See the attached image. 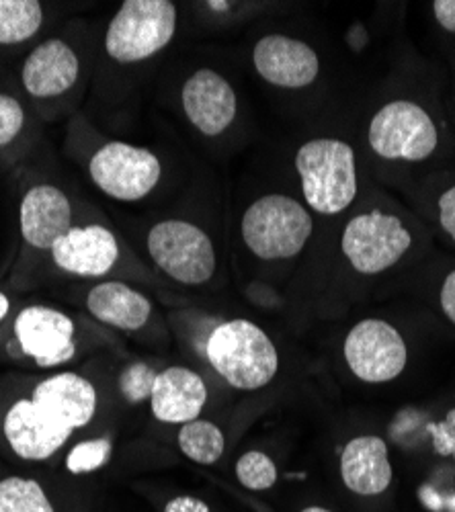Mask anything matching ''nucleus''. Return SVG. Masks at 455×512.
I'll use <instances>...</instances> for the list:
<instances>
[{
  "instance_id": "f257e3e1",
  "label": "nucleus",
  "mask_w": 455,
  "mask_h": 512,
  "mask_svg": "<svg viewBox=\"0 0 455 512\" xmlns=\"http://www.w3.org/2000/svg\"><path fill=\"white\" fill-rule=\"evenodd\" d=\"M203 353L228 386L240 392L269 386L279 371L273 340L261 326L244 318L216 324Z\"/></svg>"
},
{
  "instance_id": "f03ea898",
  "label": "nucleus",
  "mask_w": 455,
  "mask_h": 512,
  "mask_svg": "<svg viewBox=\"0 0 455 512\" xmlns=\"http://www.w3.org/2000/svg\"><path fill=\"white\" fill-rule=\"evenodd\" d=\"M296 170L306 203L322 216H337L357 195L353 148L337 138H316L296 154Z\"/></svg>"
},
{
  "instance_id": "7ed1b4c3",
  "label": "nucleus",
  "mask_w": 455,
  "mask_h": 512,
  "mask_svg": "<svg viewBox=\"0 0 455 512\" xmlns=\"http://www.w3.org/2000/svg\"><path fill=\"white\" fill-rule=\"evenodd\" d=\"M312 230L314 222L308 209L281 193L257 199L240 222L244 244L263 261L294 259L308 244Z\"/></svg>"
},
{
  "instance_id": "20e7f679",
  "label": "nucleus",
  "mask_w": 455,
  "mask_h": 512,
  "mask_svg": "<svg viewBox=\"0 0 455 512\" xmlns=\"http://www.w3.org/2000/svg\"><path fill=\"white\" fill-rule=\"evenodd\" d=\"M177 33V7L171 0H126L107 25L105 50L119 64L150 60Z\"/></svg>"
},
{
  "instance_id": "39448f33",
  "label": "nucleus",
  "mask_w": 455,
  "mask_h": 512,
  "mask_svg": "<svg viewBox=\"0 0 455 512\" xmlns=\"http://www.w3.org/2000/svg\"><path fill=\"white\" fill-rule=\"evenodd\" d=\"M148 254L154 265L181 285H203L216 273L212 238L187 220H164L150 228Z\"/></svg>"
},
{
  "instance_id": "423d86ee",
  "label": "nucleus",
  "mask_w": 455,
  "mask_h": 512,
  "mask_svg": "<svg viewBox=\"0 0 455 512\" xmlns=\"http://www.w3.org/2000/svg\"><path fill=\"white\" fill-rule=\"evenodd\" d=\"M89 177L107 197L134 203L154 191L162 177V164L148 148L113 140L91 156Z\"/></svg>"
},
{
  "instance_id": "0eeeda50",
  "label": "nucleus",
  "mask_w": 455,
  "mask_h": 512,
  "mask_svg": "<svg viewBox=\"0 0 455 512\" xmlns=\"http://www.w3.org/2000/svg\"><path fill=\"white\" fill-rule=\"evenodd\" d=\"M367 140L371 150L386 160L421 162L435 152L439 136L431 115L421 105L392 101L371 119Z\"/></svg>"
},
{
  "instance_id": "6e6552de",
  "label": "nucleus",
  "mask_w": 455,
  "mask_h": 512,
  "mask_svg": "<svg viewBox=\"0 0 455 512\" xmlns=\"http://www.w3.org/2000/svg\"><path fill=\"white\" fill-rule=\"evenodd\" d=\"M412 244L410 232L396 216L369 211L355 216L341 238L343 254L361 275H378L392 269Z\"/></svg>"
},
{
  "instance_id": "1a4fd4ad",
  "label": "nucleus",
  "mask_w": 455,
  "mask_h": 512,
  "mask_svg": "<svg viewBox=\"0 0 455 512\" xmlns=\"http://www.w3.org/2000/svg\"><path fill=\"white\" fill-rule=\"evenodd\" d=\"M345 361L355 377L365 383L396 379L408 361L402 334L386 320L367 318L351 328L345 338Z\"/></svg>"
},
{
  "instance_id": "9d476101",
  "label": "nucleus",
  "mask_w": 455,
  "mask_h": 512,
  "mask_svg": "<svg viewBox=\"0 0 455 512\" xmlns=\"http://www.w3.org/2000/svg\"><path fill=\"white\" fill-rule=\"evenodd\" d=\"M19 351L41 369L66 365L76 355L74 320L50 306H27L13 324Z\"/></svg>"
},
{
  "instance_id": "9b49d317",
  "label": "nucleus",
  "mask_w": 455,
  "mask_h": 512,
  "mask_svg": "<svg viewBox=\"0 0 455 512\" xmlns=\"http://www.w3.org/2000/svg\"><path fill=\"white\" fill-rule=\"evenodd\" d=\"M181 103L189 123L208 138L224 134L236 119L238 101L232 84L216 70H195L183 84Z\"/></svg>"
},
{
  "instance_id": "f8f14e48",
  "label": "nucleus",
  "mask_w": 455,
  "mask_h": 512,
  "mask_svg": "<svg viewBox=\"0 0 455 512\" xmlns=\"http://www.w3.org/2000/svg\"><path fill=\"white\" fill-rule=\"evenodd\" d=\"M3 435L17 457L48 461L70 441L72 431L50 418L31 398H19L3 418Z\"/></svg>"
},
{
  "instance_id": "ddd939ff",
  "label": "nucleus",
  "mask_w": 455,
  "mask_h": 512,
  "mask_svg": "<svg viewBox=\"0 0 455 512\" xmlns=\"http://www.w3.org/2000/svg\"><path fill=\"white\" fill-rule=\"evenodd\" d=\"M253 64L263 80L279 89H306L320 72L318 54L306 41L281 33L257 41Z\"/></svg>"
},
{
  "instance_id": "4468645a",
  "label": "nucleus",
  "mask_w": 455,
  "mask_h": 512,
  "mask_svg": "<svg viewBox=\"0 0 455 512\" xmlns=\"http://www.w3.org/2000/svg\"><path fill=\"white\" fill-rule=\"evenodd\" d=\"M29 398L72 433L91 424L99 408L95 383L72 371H62L41 379Z\"/></svg>"
},
{
  "instance_id": "2eb2a0df",
  "label": "nucleus",
  "mask_w": 455,
  "mask_h": 512,
  "mask_svg": "<svg viewBox=\"0 0 455 512\" xmlns=\"http://www.w3.org/2000/svg\"><path fill=\"white\" fill-rule=\"evenodd\" d=\"M52 252L56 267L74 277H103L119 261L117 236L101 226H72V230L62 236Z\"/></svg>"
},
{
  "instance_id": "dca6fc26",
  "label": "nucleus",
  "mask_w": 455,
  "mask_h": 512,
  "mask_svg": "<svg viewBox=\"0 0 455 512\" xmlns=\"http://www.w3.org/2000/svg\"><path fill=\"white\" fill-rule=\"evenodd\" d=\"M23 240L35 250H52L72 230V205L66 193L54 185L31 187L19 207Z\"/></svg>"
},
{
  "instance_id": "f3484780",
  "label": "nucleus",
  "mask_w": 455,
  "mask_h": 512,
  "mask_svg": "<svg viewBox=\"0 0 455 512\" xmlns=\"http://www.w3.org/2000/svg\"><path fill=\"white\" fill-rule=\"evenodd\" d=\"M78 76V54L60 37L41 41L21 68V82L33 99L62 97L74 87Z\"/></svg>"
},
{
  "instance_id": "a211bd4d",
  "label": "nucleus",
  "mask_w": 455,
  "mask_h": 512,
  "mask_svg": "<svg viewBox=\"0 0 455 512\" xmlns=\"http://www.w3.org/2000/svg\"><path fill=\"white\" fill-rule=\"evenodd\" d=\"M205 404H208V386L197 371L181 365L158 371L150 396V408L158 422H191L201 416Z\"/></svg>"
},
{
  "instance_id": "6ab92c4d",
  "label": "nucleus",
  "mask_w": 455,
  "mask_h": 512,
  "mask_svg": "<svg viewBox=\"0 0 455 512\" xmlns=\"http://www.w3.org/2000/svg\"><path fill=\"white\" fill-rule=\"evenodd\" d=\"M388 445L376 435L351 439L341 453V478L359 496H380L392 484Z\"/></svg>"
},
{
  "instance_id": "aec40b11",
  "label": "nucleus",
  "mask_w": 455,
  "mask_h": 512,
  "mask_svg": "<svg viewBox=\"0 0 455 512\" xmlns=\"http://www.w3.org/2000/svg\"><path fill=\"white\" fill-rule=\"evenodd\" d=\"M89 314L123 332L142 330L152 316V302L144 293L123 281H103L87 293Z\"/></svg>"
},
{
  "instance_id": "412c9836",
  "label": "nucleus",
  "mask_w": 455,
  "mask_h": 512,
  "mask_svg": "<svg viewBox=\"0 0 455 512\" xmlns=\"http://www.w3.org/2000/svg\"><path fill=\"white\" fill-rule=\"evenodd\" d=\"M177 443L181 453L199 465L218 463L226 451V437L220 426L203 418L181 424Z\"/></svg>"
},
{
  "instance_id": "4be33fe9",
  "label": "nucleus",
  "mask_w": 455,
  "mask_h": 512,
  "mask_svg": "<svg viewBox=\"0 0 455 512\" xmlns=\"http://www.w3.org/2000/svg\"><path fill=\"white\" fill-rule=\"evenodd\" d=\"M44 25V7L37 0H0V46L25 44Z\"/></svg>"
},
{
  "instance_id": "5701e85b",
  "label": "nucleus",
  "mask_w": 455,
  "mask_h": 512,
  "mask_svg": "<svg viewBox=\"0 0 455 512\" xmlns=\"http://www.w3.org/2000/svg\"><path fill=\"white\" fill-rule=\"evenodd\" d=\"M0 512H56L54 504L37 480L9 476L0 480Z\"/></svg>"
},
{
  "instance_id": "b1692460",
  "label": "nucleus",
  "mask_w": 455,
  "mask_h": 512,
  "mask_svg": "<svg viewBox=\"0 0 455 512\" xmlns=\"http://www.w3.org/2000/svg\"><path fill=\"white\" fill-rule=\"evenodd\" d=\"M238 482L253 492H265L277 484V465L263 451H246L236 461Z\"/></svg>"
},
{
  "instance_id": "393cba45",
  "label": "nucleus",
  "mask_w": 455,
  "mask_h": 512,
  "mask_svg": "<svg viewBox=\"0 0 455 512\" xmlns=\"http://www.w3.org/2000/svg\"><path fill=\"white\" fill-rule=\"evenodd\" d=\"M113 453V445L107 437L87 439L76 443L66 455V469L72 476H85L103 469Z\"/></svg>"
},
{
  "instance_id": "a878e982",
  "label": "nucleus",
  "mask_w": 455,
  "mask_h": 512,
  "mask_svg": "<svg viewBox=\"0 0 455 512\" xmlns=\"http://www.w3.org/2000/svg\"><path fill=\"white\" fill-rule=\"evenodd\" d=\"M158 371L144 363V361H136L123 367V371L119 373V392L128 404H142V402H150L154 383H156Z\"/></svg>"
},
{
  "instance_id": "bb28decb",
  "label": "nucleus",
  "mask_w": 455,
  "mask_h": 512,
  "mask_svg": "<svg viewBox=\"0 0 455 512\" xmlns=\"http://www.w3.org/2000/svg\"><path fill=\"white\" fill-rule=\"evenodd\" d=\"M25 127L23 105L7 95L0 93V148L13 144Z\"/></svg>"
},
{
  "instance_id": "cd10ccee",
  "label": "nucleus",
  "mask_w": 455,
  "mask_h": 512,
  "mask_svg": "<svg viewBox=\"0 0 455 512\" xmlns=\"http://www.w3.org/2000/svg\"><path fill=\"white\" fill-rule=\"evenodd\" d=\"M427 433L433 439V449L437 455L455 459V408L447 412L445 420L427 424Z\"/></svg>"
},
{
  "instance_id": "c85d7f7f",
  "label": "nucleus",
  "mask_w": 455,
  "mask_h": 512,
  "mask_svg": "<svg viewBox=\"0 0 455 512\" xmlns=\"http://www.w3.org/2000/svg\"><path fill=\"white\" fill-rule=\"evenodd\" d=\"M439 222L455 242V185L439 197Z\"/></svg>"
},
{
  "instance_id": "c756f323",
  "label": "nucleus",
  "mask_w": 455,
  "mask_h": 512,
  "mask_svg": "<svg viewBox=\"0 0 455 512\" xmlns=\"http://www.w3.org/2000/svg\"><path fill=\"white\" fill-rule=\"evenodd\" d=\"M162 512H212V508L195 496H175Z\"/></svg>"
},
{
  "instance_id": "7c9ffc66",
  "label": "nucleus",
  "mask_w": 455,
  "mask_h": 512,
  "mask_svg": "<svg viewBox=\"0 0 455 512\" xmlns=\"http://www.w3.org/2000/svg\"><path fill=\"white\" fill-rule=\"evenodd\" d=\"M439 297H441V308H443L445 316L449 318V322L455 324V271H451L445 277Z\"/></svg>"
},
{
  "instance_id": "2f4dec72",
  "label": "nucleus",
  "mask_w": 455,
  "mask_h": 512,
  "mask_svg": "<svg viewBox=\"0 0 455 512\" xmlns=\"http://www.w3.org/2000/svg\"><path fill=\"white\" fill-rule=\"evenodd\" d=\"M433 13L443 29L455 33V0H437L433 3Z\"/></svg>"
},
{
  "instance_id": "473e14b6",
  "label": "nucleus",
  "mask_w": 455,
  "mask_h": 512,
  "mask_svg": "<svg viewBox=\"0 0 455 512\" xmlns=\"http://www.w3.org/2000/svg\"><path fill=\"white\" fill-rule=\"evenodd\" d=\"M9 310H11V302H9V297H7L5 293H0V322H3V320L7 318Z\"/></svg>"
},
{
  "instance_id": "72a5a7b5",
  "label": "nucleus",
  "mask_w": 455,
  "mask_h": 512,
  "mask_svg": "<svg viewBox=\"0 0 455 512\" xmlns=\"http://www.w3.org/2000/svg\"><path fill=\"white\" fill-rule=\"evenodd\" d=\"M302 512H330L328 508H322V506H308V508H304Z\"/></svg>"
},
{
  "instance_id": "f704fd0d",
  "label": "nucleus",
  "mask_w": 455,
  "mask_h": 512,
  "mask_svg": "<svg viewBox=\"0 0 455 512\" xmlns=\"http://www.w3.org/2000/svg\"><path fill=\"white\" fill-rule=\"evenodd\" d=\"M210 7L216 9V11H226L230 5L228 3H210Z\"/></svg>"
}]
</instances>
